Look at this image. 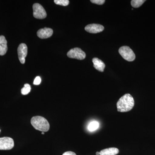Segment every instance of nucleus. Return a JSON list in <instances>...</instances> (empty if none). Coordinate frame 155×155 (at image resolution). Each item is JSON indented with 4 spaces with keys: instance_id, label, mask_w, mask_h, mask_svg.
Masks as SVG:
<instances>
[{
    "instance_id": "obj_1",
    "label": "nucleus",
    "mask_w": 155,
    "mask_h": 155,
    "mask_svg": "<svg viewBox=\"0 0 155 155\" xmlns=\"http://www.w3.org/2000/svg\"><path fill=\"white\" fill-rule=\"evenodd\" d=\"M117 110L124 113L131 110L134 107V101L133 97L129 94L124 95L117 102Z\"/></svg>"
},
{
    "instance_id": "obj_2",
    "label": "nucleus",
    "mask_w": 155,
    "mask_h": 155,
    "mask_svg": "<svg viewBox=\"0 0 155 155\" xmlns=\"http://www.w3.org/2000/svg\"><path fill=\"white\" fill-rule=\"evenodd\" d=\"M31 123L36 130L47 132L50 128V124L46 119L41 116H35L32 117Z\"/></svg>"
},
{
    "instance_id": "obj_3",
    "label": "nucleus",
    "mask_w": 155,
    "mask_h": 155,
    "mask_svg": "<svg viewBox=\"0 0 155 155\" xmlns=\"http://www.w3.org/2000/svg\"><path fill=\"white\" fill-rule=\"evenodd\" d=\"M119 52L126 61L131 62L135 60V54L129 47L126 46L121 47L119 49Z\"/></svg>"
},
{
    "instance_id": "obj_4",
    "label": "nucleus",
    "mask_w": 155,
    "mask_h": 155,
    "mask_svg": "<svg viewBox=\"0 0 155 155\" xmlns=\"http://www.w3.org/2000/svg\"><path fill=\"white\" fill-rule=\"evenodd\" d=\"M67 55L69 58L82 60L86 58V54L81 49L75 48L72 49L67 53Z\"/></svg>"
},
{
    "instance_id": "obj_5",
    "label": "nucleus",
    "mask_w": 155,
    "mask_h": 155,
    "mask_svg": "<svg viewBox=\"0 0 155 155\" xmlns=\"http://www.w3.org/2000/svg\"><path fill=\"white\" fill-rule=\"evenodd\" d=\"M33 16L38 19H43L47 17V13L44 8L38 3H35L33 5Z\"/></svg>"
},
{
    "instance_id": "obj_6",
    "label": "nucleus",
    "mask_w": 155,
    "mask_h": 155,
    "mask_svg": "<svg viewBox=\"0 0 155 155\" xmlns=\"http://www.w3.org/2000/svg\"><path fill=\"white\" fill-rule=\"evenodd\" d=\"M14 141L9 137L0 138V150H10L14 147Z\"/></svg>"
},
{
    "instance_id": "obj_7",
    "label": "nucleus",
    "mask_w": 155,
    "mask_h": 155,
    "mask_svg": "<svg viewBox=\"0 0 155 155\" xmlns=\"http://www.w3.org/2000/svg\"><path fill=\"white\" fill-rule=\"evenodd\" d=\"M18 58L20 63L24 64L25 63V58L28 53V48L25 44L22 43L19 45L17 49Z\"/></svg>"
},
{
    "instance_id": "obj_8",
    "label": "nucleus",
    "mask_w": 155,
    "mask_h": 155,
    "mask_svg": "<svg viewBox=\"0 0 155 155\" xmlns=\"http://www.w3.org/2000/svg\"><path fill=\"white\" fill-rule=\"evenodd\" d=\"M85 30L90 33L96 34L102 32L104 29L103 25L98 24H91L85 26Z\"/></svg>"
},
{
    "instance_id": "obj_9",
    "label": "nucleus",
    "mask_w": 155,
    "mask_h": 155,
    "mask_svg": "<svg viewBox=\"0 0 155 155\" xmlns=\"http://www.w3.org/2000/svg\"><path fill=\"white\" fill-rule=\"evenodd\" d=\"M53 34V29L49 28H41L37 33L38 36L41 39L49 38Z\"/></svg>"
},
{
    "instance_id": "obj_10",
    "label": "nucleus",
    "mask_w": 155,
    "mask_h": 155,
    "mask_svg": "<svg viewBox=\"0 0 155 155\" xmlns=\"http://www.w3.org/2000/svg\"><path fill=\"white\" fill-rule=\"evenodd\" d=\"M92 62L94 64V67L98 71L103 72L105 67V64L101 60L98 58H95L92 59Z\"/></svg>"
},
{
    "instance_id": "obj_11",
    "label": "nucleus",
    "mask_w": 155,
    "mask_h": 155,
    "mask_svg": "<svg viewBox=\"0 0 155 155\" xmlns=\"http://www.w3.org/2000/svg\"><path fill=\"white\" fill-rule=\"evenodd\" d=\"M8 51L7 41L3 35L0 36V55L5 54Z\"/></svg>"
},
{
    "instance_id": "obj_12",
    "label": "nucleus",
    "mask_w": 155,
    "mask_h": 155,
    "mask_svg": "<svg viewBox=\"0 0 155 155\" xmlns=\"http://www.w3.org/2000/svg\"><path fill=\"white\" fill-rule=\"evenodd\" d=\"M119 153L118 149L115 147L109 148L102 150L100 151V155H116Z\"/></svg>"
},
{
    "instance_id": "obj_13",
    "label": "nucleus",
    "mask_w": 155,
    "mask_h": 155,
    "mask_svg": "<svg viewBox=\"0 0 155 155\" xmlns=\"http://www.w3.org/2000/svg\"><path fill=\"white\" fill-rule=\"evenodd\" d=\"M99 124L97 121H93L89 124L88 129L90 131H93L96 130L98 128Z\"/></svg>"
},
{
    "instance_id": "obj_14",
    "label": "nucleus",
    "mask_w": 155,
    "mask_h": 155,
    "mask_svg": "<svg viewBox=\"0 0 155 155\" xmlns=\"http://www.w3.org/2000/svg\"><path fill=\"white\" fill-rule=\"evenodd\" d=\"M145 0H132L130 2L131 6L134 8L140 7L145 2Z\"/></svg>"
},
{
    "instance_id": "obj_15",
    "label": "nucleus",
    "mask_w": 155,
    "mask_h": 155,
    "mask_svg": "<svg viewBox=\"0 0 155 155\" xmlns=\"http://www.w3.org/2000/svg\"><path fill=\"white\" fill-rule=\"evenodd\" d=\"M31 86L28 84H25L24 85V87L21 89V93L23 95H26L28 94L30 92Z\"/></svg>"
},
{
    "instance_id": "obj_16",
    "label": "nucleus",
    "mask_w": 155,
    "mask_h": 155,
    "mask_svg": "<svg viewBox=\"0 0 155 155\" xmlns=\"http://www.w3.org/2000/svg\"><path fill=\"white\" fill-rule=\"evenodd\" d=\"M54 2L56 5L63 6L68 5L69 3V1L68 0H54Z\"/></svg>"
},
{
    "instance_id": "obj_17",
    "label": "nucleus",
    "mask_w": 155,
    "mask_h": 155,
    "mask_svg": "<svg viewBox=\"0 0 155 155\" xmlns=\"http://www.w3.org/2000/svg\"><path fill=\"white\" fill-rule=\"evenodd\" d=\"M91 2L98 5H103L105 2V0H91Z\"/></svg>"
},
{
    "instance_id": "obj_18",
    "label": "nucleus",
    "mask_w": 155,
    "mask_h": 155,
    "mask_svg": "<svg viewBox=\"0 0 155 155\" xmlns=\"http://www.w3.org/2000/svg\"><path fill=\"white\" fill-rule=\"evenodd\" d=\"M41 78L39 76H37L35 78L33 84L35 85H39L40 84L41 82Z\"/></svg>"
},
{
    "instance_id": "obj_19",
    "label": "nucleus",
    "mask_w": 155,
    "mask_h": 155,
    "mask_svg": "<svg viewBox=\"0 0 155 155\" xmlns=\"http://www.w3.org/2000/svg\"><path fill=\"white\" fill-rule=\"evenodd\" d=\"M63 155H76L75 153L72 151H67L64 153Z\"/></svg>"
},
{
    "instance_id": "obj_20",
    "label": "nucleus",
    "mask_w": 155,
    "mask_h": 155,
    "mask_svg": "<svg viewBox=\"0 0 155 155\" xmlns=\"http://www.w3.org/2000/svg\"><path fill=\"white\" fill-rule=\"evenodd\" d=\"M96 155H100V152H97L96 153Z\"/></svg>"
},
{
    "instance_id": "obj_21",
    "label": "nucleus",
    "mask_w": 155,
    "mask_h": 155,
    "mask_svg": "<svg viewBox=\"0 0 155 155\" xmlns=\"http://www.w3.org/2000/svg\"><path fill=\"white\" fill-rule=\"evenodd\" d=\"M41 134H45L44 132H42V133H41Z\"/></svg>"
}]
</instances>
